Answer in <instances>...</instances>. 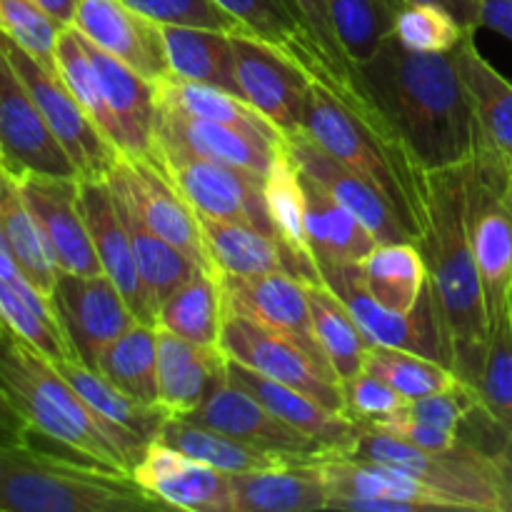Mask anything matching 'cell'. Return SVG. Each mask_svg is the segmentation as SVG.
<instances>
[{
	"mask_svg": "<svg viewBox=\"0 0 512 512\" xmlns=\"http://www.w3.org/2000/svg\"><path fill=\"white\" fill-rule=\"evenodd\" d=\"M358 73L420 168H458L473 158L478 120L455 50L413 53L390 35Z\"/></svg>",
	"mask_w": 512,
	"mask_h": 512,
	"instance_id": "6da1fadb",
	"label": "cell"
},
{
	"mask_svg": "<svg viewBox=\"0 0 512 512\" xmlns=\"http://www.w3.org/2000/svg\"><path fill=\"white\" fill-rule=\"evenodd\" d=\"M415 245L428 268V283L448 335L453 370L473 385L483 368L490 320L465 220L463 165L425 170L423 228Z\"/></svg>",
	"mask_w": 512,
	"mask_h": 512,
	"instance_id": "7a4b0ae2",
	"label": "cell"
},
{
	"mask_svg": "<svg viewBox=\"0 0 512 512\" xmlns=\"http://www.w3.org/2000/svg\"><path fill=\"white\" fill-rule=\"evenodd\" d=\"M310 95L303 130L333 158L363 175L390 205L418 243L423 228V175L363 80L345 83L335 75H308Z\"/></svg>",
	"mask_w": 512,
	"mask_h": 512,
	"instance_id": "3957f363",
	"label": "cell"
},
{
	"mask_svg": "<svg viewBox=\"0 0 512 512\" xmlns=\"http://www.w3.org/2000/svg\"><path fill=\"white\" fill-rule=\"evenodd\" d=\"M0 385L33 433L45 435L98 468L133 478V468L148 443L100 418L60 375L53 360L8 328L0 335Z\"/></svg>",
	"mask_w": 512,
	"mask_h": 512,
	"instance_id": "277c9868",
	"label": "cell"
},
{
	"mask_svg": "<svg viewBox=\"0 0 512 512\" xmlns=\"http://www.w3.org/2000/svg\"><path fill=\"white\" fill-rule=\"evenodd\" d=\"M165 508L130 475L88 460L43 453L33 445H0V510L140 512Z\"/></svg>",
	"mask_w": 512,
	"mask_h": 512,
	"instance_id": "5b68a950",
	"label": "cell"
},
{
	"mask_svg": "<svg viewBox=\"0 0 512 512\" xmlns=\"http://www.w3.org/2000/svg\"><path fill=\"white\" fill-rule=\"evenodd\" d=\"M343 455L403 470L458 510L503 512L493 460L468 440H460L448 450H425L383 430L358 425V433Z\"/></svg>",
	"mask_w": 512,
	"mask_h": 512,
	"instance_id": "8992f818",
	"label": "cell"
},
{
	"mask_svg": "<svg viewBox=\"0 0 512 512\" xmlns=\"http://www.w3.org/2000/svg\"><path fill=\"white\" fill-rule=\"evenodd\" d=\"M465 220L475 263L485 288L488 320L510 308L512 288V205L508 200V160L478 140L463 165Z\"/></svg>",
	"mask_w": 512,
	"mask_h": 512,
	"instance_id": "52a82bcc",
	"label": "cell"
},
{
	"mask_svg": "<svg viewBox=\"0 0 512 512\" xmlns=\"http://www.w3.org/2000/svg\"><path fill=\"white\" fill-rule=\"evenodd\" d=\"M175 185L190 208L205 218L233 220V223L253 225V228L273 233V220L268 215L263 193V175L238 165L218 163L203 158L180 145L153 140L148 155Z\"/></svg>",
	"mask_w": 512,
	"mask_h": 512,
	"instance_id": "ba28073f",
	"label": "cell"
},
{
	"mask_svg": "<svg viewBox=\"0 0 512 512\" xmlns=\"http://www.w3.org/2000/svg\"><path fill=\"white\" fill-rule=\"evenodd\" d=\"M0 48L5 58L20 75L25 88L30 90L33 100L38 103L45 123L50 125L58 143L63 145L68 158L73 160L80 180L108 178L120 158V150L95 120L85 113L83 105L73 95V90L60 78L58 68L38 63L30 58L20 45H15L8 35L0 33Z\"/></svg>",
	"mask_w": 512,
	"mask_h": 512,
	"instance_id": "9c48e42d",
	"label": "cell"
},
{
	"mask_svg": "<svg viewBox=\"0 0 512 512\" xmlns=\"http://www.w3.org/2000/svg\"><path fill=\"white\" fill-rule=\"evenodd\" d=\"M318 268L325 288H330L343 300L370 345L410 350V353L425 355L453 368L448 335H445L430 283L420 303L410 313H395L368 293L358 263H330L318 265Z\"/></svg>",
	"mask_w": 512,
	"mask_h": 512,
	"instance_id": "30bf717a",
	"label": "cell"
},
{
	"mask_svg": "<svg viewBox=\"0 0 512 512\" xmlns=\"http://www.w3.org/2000/svg\"><path fill=\"white\" fill-rule=\"evenodd\" d=\"M218 345L225 358L233 363L245 365V368L290 385V388L303 390L328 408L345 413L343 383L338 380V375L328 365L318 363L295 340L285 338L283 333L265 328L248 315L225 310Z\"/></svg>",
	"mask_w": 512,
	"mask_h": 512,
	"instance_id": "8fae6325",
	"label": "cell"
},
{
	"mask_svg": "<svg viewBox=\"0 0 512 512\" xmlns=\"http://www.w3.org/2000/svg\"><path fill=\"white\" fill-rule=\"evenodd\" d=\"M105 180L120 203L133 210L155 235L183 250L203 270L218 273L203 238L198 213L148 155L120 153L118 163Z\"/></svg>",
	"mask_w": 512,
	"mask_h": 512,
	"instance_id": "7c38bea8",
	"label": "cell"
},
{
	"mask_svg": "<svg viewBox=\"0 0 512 512\" xmlns=\"http://www.w3.org/2000/svg\"><path fill=\"white\" fill-rule=\"evenodd\" d=\"M0 150L10 175L78 178L73 160L45 123L38 103L0 48ZM80 180V178H78Z\"/></svg>",
	"mask_w": 512,
	"mask_h": 512,
	"instance_id": "4fadbf2b",
	"label": "cell"
},
{
	"mask_svg": "<svg viewBox=\"0 0 512 512\" xmlns=\"http://www.w3.org/2000/svg\"><path fill=\"white\" fill-rule=\"evenodd\" d=\"M53 305L60 325L83 365L95 368L100 350L138 323L128 300L105 273H58Z\"/></svg>",
	"mask_w": 512,
	"mask_h": 512,
	"instance_id": "5bb4252c",
	"label": "cell"
},
{
	"mask_svg": "<svg viewBox=\"0 0 512 512\" xmlns=\"http://www.w3.org/2000/svg\"><path fill=\"white\" fill-rule=\"evenodd\" d=\"M180 418V415H178ZM193 423L205 425V428L220 430L225 435H233V438L243 440V443L258 445L263 450H273V453L288 455L293 460H323L333 458V450L325 448L318 440L308 438L305 433L295 430L293 425H288L285 420H280L278 415L270 408H265L255 395H250L248 390L240 388L238 383L228 378V370H225V378L220 380L213 388V393L205 398V403L200 405L195 413L185 415Z\"/></svg>",
	"mask_w": 512,
	"mask_h": 512,
	"instance_id": "9a60e30c",
	"label": "cell"
},
{
	"mask_svg": "<svg viewBox=\"0 0 512 512\" xmlns=\"http://www.w3.org/2000/svg\"><path fill=\"white\" fill-rule=\"evenodd\" d=\"M240 98L263 113L280 133L303 130L310 78L283 53L253 35H233Z\"/></svg>",
	"mask_w": 512,
	"mask_h": 512,
	"instance_id": "2e32d148",
	"label": "cell"
},
{
	"mask_svg": "<svg viewBox=\"0 0 512 512\" xmlns=\"http://www.w3.org/2000/svg\"><path fill=\"white\" fill-rule=\"evenodd\" d=\"M28 203L30 213L38 220L45 240L50 245L60 273L95 275L103 273L95 255L88 225L80 213L78 178H53V175H13Z\"/></svg>",
	"mask_w": 512,
	"mask_h": 512,
	"instance_id": "e0dca14e",
	"label": "cell"
},
{
	"mask_svg": "<svg viewBox=\"0 0 512 512\" xmlns=\"http://www.w3.org/2000/svg\"><path fill=\"white\" fill-rule=\"evenodd\" d=\"M218 278L225 310L248 315L265 328L283 333L285 338L295 340L300 348L308 350L318 363L328 365L320 353L313 333V320H310V283L290 273L248 275V278L218 273Z\"/></svg>",
	"mask_w": 512,
	"mask_h": 512,
	"instance_id": "ac0fdd59",
	"label": "cell"
},
{
	"mask_svg": "<svg viewBox=\"0 0 512 512\" xmlns=\"http://www.w3.org/2000/svg\"><path fill=\"white\" fill-rule=\"evenodd\" d=\"M73 28L150 83L170 75L163 25L145 18L125 0H80Z\"/></svg>",
	"mask_w": 512,
	"mask_h": 512,
	"instance_id": "d6986e66",
	"label": "cell"
},
{
	"mask_svg": "<svg viewBox=\"0 0 512 512\" xmlns=\"http://www.w3.org/2000/svg\"><path fill=\"white\" fill-rule=\"evenodd\" d=\"M133 480L165 508L233 512L230 475L163 443H150L133 468Z\"/></svg>",
	"mask_w": 512,
	"mask_h": 512,
	"instance_id": "ffe728a7",
	"label": "cell"
},
{
	"mask_svg": "<svg viewBox=\"0 0 512 512\" xmlns=\"http://www.w3.org/2000/svg\"><path fill=\"white\" fill-rule=\"evenodd\" d=\"M285 145H288L290 155L298 163L308 178L323 185L340 205L358 215L365 223V228L378 238V243H398V240H410L415 243L410 230L395 213L393 205L355 170L340 163L338 158L320 148L305 130H293V133H283Z\"/></svg>",
	"mask_w": 512,
	"mask_h": 512,
	"instance_id": "44dd1931",
	"label": "cell"
},
{
	"mask_svg": "<svg viewBox=\"0 0 512 512\" xmlns=\"http://www.w3.org/2000/svg\"><path fill=\"white\" fill-rule=\"evenodd\" d=\"M80 213L88 225L90 240H93L95 255L100 260L103 273L118 285L123 298L128 300L130 310L140 323L155 325V310L150 305L148 290L140 280L138 265H135L133 245H130L128 228L120 218L118 200L108 180H80L78 183Z\"/></svg>",
	"mask_w": 512,
	"mask_h": 512,
	"instance_id": "7402d4cb",
	"label": "cell"
},
{
	"mask_svg": "<svg viewBox=\"0 0 512 512\" xmlns=\"http://www.w3.org/2000/svg\"><path fill=\"white\" fill-rule=\"evenodd\" d=\"M198 220L218 273L240 275V278L290 273L305 283H323L318 265L288 248L278 235L233 220L205 218V215H198Z\"/></svg>",
	"mask_w": 512,
	"mask_h": 512,
	"instance_id": "603a6c76",
	"label": "cell"
},
{
	"mask_svg": "<svg viewBox=\"0 0 512 512\" xmlns=\"http://www.w3.org/2000/svg\"><path fill=\"white\" fill-rule=\"evenodd\" d=\"M153 140L180 145L190 153L218 160V163L253 170L263 178L273 165L280 145H283V140L265 138V135L215 123V120L193 118V115L178 113V110L165 108V105H158V110H155Z\"/></svg>",
	"mask_w": 512,
	"mask_h": 512,
	"instance_id": "cb8c5ba5",
	"label": "cell"
},
{
	"mask_svg": "<svg viewBox=\"0 0 512 512\" xmlns=\"http://www.w3.org/2000/svg\"><path fill=\"white\" fill-rule=\"evenodd\" d=\"M228 358L220 345H200L158 328V405L170 415L195 413L225 378Z\"/></svg>",
	"mask_w": 512,
	"mask_h": 512,
	"instance_id": "d4e9b609",
	"label": "cell"
},
{
	"mask_svg": "<svg viewBox=\"0 0 512 512\" xmlns=\"http://www.w3.org/2000/svg\"><path fill=\"white\" fill-rule=\"evenodd\" d=\"M228 378L238 383L240 388L248 390L250 395H255L280 420L293 425L295 430L305 433L308 438L323 443L335 455H343L353 443L355 433H358V425L340 410L328 408L313 395L278 383L273 378H265V375L255 373V370L245 368L240 363H233V360H228Z\"/></svg>",
	"mask_w": 512,
	"mask_h": 512,
	"instance_id": "484cf974",
	"label": "cell"
},
{
	"mask_svg": "<svg viewBox=\"0 0 512 512\" xmlns=\"http://www.w3.org/2000/svg\"><path fill=\"white\" fill-rule=\"evenodd\" d=\"M78 30V28H75ZM80 33V30H78ZM83 35V33H80ZM85 50L98 70L105 100L118 125V148L128 155H150L155 138V83L135 73L123 60L113 58L83 35Z\"/></svg>",
	"mask_w": 512,
	"mask_h": 512,
	"instance_id": "4316f807",
	"label": "cell"
},
{
	"mask_svg": "<svg viewBox=\"0 0 512 512\" xmlns=\"http://www.w3.org/2000/svg\"><path fill=\"white\" fill-rule=\"evenodd\" d=\"M233 512H315L328 505V483L313 463H285L230 475Z\"/></svg>",
	"mask_w": 512,
	"mask_h": 512,
	"instance_id": "83f0119b",
	"label": "cell"
},
{
	"mask_svg": "<svg viewBox=\"0 0 512 512\" xmlns=\"http://www.w3.org/2000/svg\"><path fill=\"white\" fill-rule=\"evenodd\" d=\"M320 470L328 483V498H385L423 510H458L450 500L430 490L413 475L373 460L333 455L320 460Z\"/></svg>",
	"mask_w": 512,
	"mask_h": 512,
	"instance_id": "f1b7e54d",
	"label": "cell"
},
{
	"mask_svg": "<svg viewBox=\"0 0 512 512\" xmlns=\"http://www.w3.org/2000/svg\"><path fill=\"white\" fill-rule=\"evenodd\" d=\"M455 60L473 103L478 133L495 153L512 160V83L483 58L475 45V33H468L455 48Z\"/></svg>",
	"mask_w": 512,
	"mask_h": 512,
	"instance_id": "f546056e",
	"label": "cell"
},
{
	"mask_svg": "<svg viewBox=\"0 0 512 512\" xmlns=\"http://www.w3.org/2000/svg\"><path fill=\"white\" fill-rule=\"evenodd\" d=\"M215 3L238 18L253 38L263 40L270 48L293 60L300 70H305V75L320 65L330 68L318 40L313 38L305 20L295 10L293 0H215Z\"/></svg>",
	"mask_w": 512,
	"mask_h": 512,
	"instance_id": "4dcf8cb0",
	"label": "cell"
},
{
	"mask_svg": "<svg viewBox=\"0 0 512 512\" xmlns=\"http://www.w3.org/2000/svg\"><path fill=\"white\" fill-rule=\"evenodd\" d=\"M303 173V170H300ZM305 203H308V235L315 263H360L378 245V238L363 220L340 205L323 185L303 173Z\"/></svg>",
	"mask_w": 512,
	"mask_h": 512,
	"instance_id": "1f68e13d",
	"label": "cell"
},
{
	"mask_svg": "<svg viewBox=\"0 0 512 512\" xmlns=\"http://www.w3.org/2000/svg\"><path fill=\"white\" fill-rule=\"evenodd\" d=\"M53 365L100 418L128 430L130 435H135V438H140L148 445L158 440L160 430H163V425L170 418V413L163 405L143 403V400L133 398V395L120 390L115 383H110L98 370L80 363V360H58Z\"/></svg>",
	"mask_w": 512,
	"mask_h": 512,
	"instance_id": "d6a6232c",
	"label": "cell"
},
{
	"mask_svg": "<svg viewBox=\"0 0 512 512\" xmlns=\"http://www.w3.org/2000/svg\"><path fill=\"white\" fill-rule=\"evenodd\" d=\"M158 443L170 445V448L180 450V453L190 455V458L200 460L205 465H213V468L223 470L228 475L275 468V465L285 463H305V460H293L288 455L243 443V440L233 438V435L205 428V425L193 423L188 418H178V415H170L168 423L160 430Z\"/></svg>",
	"mask_w": 512,
	"mask_h": 512,
	"instance_id": "836d02e7",
	"label": "cell"
},
{
	"mask_svg": "<svg viewBox=\"0 0 512 512\" xmlns=\"http://www.w3.org/2000/svg\"><path fill=\"white\" fill-rule=\"evenodd\" d=\"M163 40L170 73L240 95L233 35L208 28L163 25Z\"/></svg>",
	"mask_w": 512,
	"mask_h": 512,
	"instance_id": "e575fe53",
	"label": "cell"
},
{
	"mask_svg": "<svg viewBox=\"0 0 512 512\" xmlns=\"http://www.w3.org/2000/svg\"><path fill=\"white\" fill-rule=\"evenodd\" d=\"M358 265L368 293L395 313H410L428 288L423 253L410 240L378 243Z\"/></svg>",
	"mask_w": 512,
	"mask_h": 512,
	"instance_id": "d590c367",
	"label": "cell"
},
{
	"mask_svg": "<svg viewBox=\"0 0 512 512\" xmlns=\"http://www.w3.org/2000/svg\"><path fill=\"white\" fill-rule=\"evenodd\" d=\"M0 318L5 328L13 330L20 340L33 345L53 363L78 360L55 313L53 298L40 293L28 278H20L15 283L0 280Z\"/></svg>",
	"mask_w": 512,
	"mask_h": 512,
	"instance_id": "8d00e7d4",
	"label": "cell"
},
{
	"mask_svg": "<svg viewBox=\"0 0 512 512\" xmlns=\"http://www.w3.org/2000/svg\"><path fill=\"white\" fill-rule=\"evenodd\" d=\"M155 103L178 110V113L193 115V118L215 120V123L265 135V138L283 140V133L253 105L245 103L240 95L213 88V85L195 83V80L178 78L173 73L155 83Z\"/></svg>",
	"mask_w": 512,
	"mask_h": 512,
	"instance_id": "74e56055",
	"label": "cell"
},
{
	"mask_svg": "<svg viewBox=\"0 0 512 512\" xmlns=\"http://www.w3.org/2000/svg\"><path fill=\"white\" fill-rule=\"evenodd\" d=\"M0 230H3L25 278L50 298L60 273L58 263H55L48 240H45L35 215L30 213L18 183L5 168L0 170Z\"/></svg>",
	"mask_w": 512,
	"mask_h": 512,
	"instance_id": "f35d334b",
	"label": "cell"
},
{
	"mask_svg": "<svg viewBox=\"0 0 512 512\" xmlns=\"http://www.w3.org/2000/svg\"><path fill=\"white\" fill-rule=\"evenodd\" d=\"M223 290L218 273L198 270L155 310V328L200 345H218L223 328Z\"/></svg>",
	"mask_w": 512,
	"mask_h": 512,
	"instance_id": "ab89813d",
	"label": "cell"
},
{
	"mask_svg": "<svg viewBox=\"0 0 512 512\" xmlns=\"http://www.w3.org/2000/svg\"><path fill=\"white\" fill-rule=\"evenodd\" d=\"M308 303L320 353L340 383H345L363 370L370 340L365 338L343 300L323 283L308 285Z\"/></svg>",
	"mask_w": 512,
	"mask_h": 512,
	"instance_id": "60d3db41",
	"label": "cell"
},
{
	"mask_svg": "<svg viewBox=\"0 0 512 512\" xmlns=\"http://www.w3.org/2000/svg\"><path fill=\"white\" fill-rule=\"evenodd\" d=\"M93 370L133 398L158 405V328L140 320L130 325L100 350Z\"/></svg>",
	"mask_w": 512,
	"mask_h": 512,
	"instance_id": "b9f144b4",
	"label": "cell"
},
{
	"mask_svg": "<svg viewBox=\"0 0 512 512\" xmlns=\"http://www.w3.org/2000/svg\"><path fill=\"white\" fill-rule=\"evenodd\" d=\"M115 200H118V195H115ZM118 210L125 228H128L140 280H143L145 290H148L150 305H153V310H158V305L163 303L170 293H175L180 285L188 283V280L203 268H200L193 258H188L183 250L175 248L173 243H168L165 238L155 235L153 230H150L133 210L125 208L120 200Z\"/></svg>",
	"mask_w": 512,
	"mask_h": 512,
	"instance_id": "7bdbcfd3",
	"label": "cell"
},
{
	"mask_svg": "<svg viewBox=\"0 0 512 512\" xmlns=\"http://www.w3.org/2000/svg\"><path fill=\"white\" fill-rule=\"evenodd\" d=\"M263 193L265 205H268V215L270 220H273L275 235H278L288 248H293L295 253L315 263L313 248H310L308 218H305L308 203H305L303 173H300L298 163H295L293 155H290L285 140L283 145H280L270 170L265 173Z\"/></svg>",
	"mask_w": 512,
	"mask_h": 512,
	"instance_id": "ee69618b",
	"label": "cell"
},
{
	"mask_svg": "<svg viewBox=\"0 0 512 512\" xmlns=\"http://www.w3.org/2000/svg\"><path fill=\"white\" fill-rule=\"evenodd\" d=\"M328 18L355 65L368 63L383 40L393 35L398 0H325Z\"/></svg>",
	"mask_w": 512,
	"mask_h": 512,
	"instance_id": "f6af8a7d",
	"label": "cell"
},
{
	"mask_svg": "<svg viewBox=\"0 0 512 512\" xmlns=\"http://www.w3.org/2000/svg\"><path fill=\"white\" fill-rule=\"evenodd\" d=\"M363 370L383 378L390 388H395L408 400L440 393L460 380L453 368L438 360L410 353V350L385 348V345H370Z\"/></svg>",
	"mask_w": 512,
	"mask_h": 512,
	"instance_id": "bcb514c9",
	"label": "cell"
},
{
	"mask_svg": "<svg viewBox=\"0 0 512 512\" xmlns=\"http://www.w3.org/2000/svg\"><path fill=\"white\" fill-rule=\"evenodd\" d=\"M55 68H58L65 85L73 90V95L78 98V103L83 105L85 113H88L90 118L95 120V125L118 145V125H115L113 113H110L108 100H105L98 70H95L93 60H90L88 50H85L83 35H80L73 25H65V28L60 30L58 45H55Z\"/></svg>",
	"mask_w": 512,
	"mask_h": 512,
	"instance_id": "7dc6e473",
	"label": "cell"
},
{
	"mask_svg": "<svg viewBox=\"0 0 512 512\" xmlns=\"http://www.w3.org/2000/svg\"><path fill=\"white\" fill-rule=\"evenodd\" d=\"M483 410L512 435V323L510 308L490 318L483 368L473 383Z\"/></svg>",
	"mask_w": 512,
	"mask_h": 512,
	"instance_id": "c3c4849f",
	"label": "cell"
},
{
	"mask_svg": "<svg viewBox=\"0 0 512 512\" xmlns=\"http://www.w3.org/2000/svg\"><path fill=\"white\" fill-rule=\"evenodd\" d=\"M473 30L463 28L453 13L440 5L400 3L393 35L413 53H450Z\"/></svg>",
	"mask_w": 512,
	"mask_h": 512,
	"instance_id": "681fc988",
	"label": "cell"
},
{
	"mask_svg": "<svg viewBox=\"0 0 512 512\" xmlns=\"http://www.w3.org/2000/svg\"><path fill=\"white\" fill-rule=\"evenodd\" d=\"M63 28L35 0H0V33L48 68H55V45Z\"/></svg>",
	"mask_w": 512,
	"mask_h": 512,
	"instance_id": "f907efd6",
	"label": "cell"
},
{
	"mask_svg": "<svg viewBox=\"0 0 512 512\" xmlns=\"http://www.w3.org/2000/svg\"><path fill=\"white\" fill-rule=\"evenodd\" d=\"M130 8L160 25L208 28L228 35H250L238 18L220 8L215 0H125Z\"/></svg>",
	"mask_w": 512,
	"mask_h": 512,
	"instance_id": "816d5d0a",
	"label": "cell"
},
{
	"mask_svg": "<svg viewBox=\"0 0 512 512\" xmlns=\"http://www.w3.org/2000/svg\"><path fill=\"white\" fill-rule=\"evenodd\" d=\"M343 398L345 415L355 425H378L393 415L403 413L405 405H408L405 395H400L383 378L368 373V370H360L358 375L345 380Z\"/></svg>",
	"mask_w": 512,
	"mask_h": 512,
	"instance_id": "f5cc1de1",
	"label": "cell"
},
{
	"mask_svg": "<svg viewBox=\"0 0 512 512\" xmlns=\"http://www.w3.org/2000/svg\"><path fill=\"white\" fill-rule=\"evenodd\" d=\"M480 410H483V403H480L478 390L460 378L458 383L440 390V393L425 395V398L418 400H408L403 413L410 415V418L425 420V423L453 430V433L460 435V430H463Z\"/></svg>",
	"mask_w": 512,
	"mask_h": 512,
	"instance_id": "db71d44e",
	"label": "cell"
},
{
	"mask_svg": "<svg viewBox=\"0 0 512 512\" xmlns=\"http://www.w3.org/2000/svg\"><path fill=\"white\" fill-rule=\"evenodd\" d=\"M293 5L300 13V18L305 20L310 33H313V38L318 40L320 50H323L325 58H328L330 68H333L340 78L358 80L360 78L358 65L345 55L343 45H340L338 35H335L333 25H330L328 5H325V0H293Z\"/></svg>",
	"mask_w": 512,
	"mask_h": 512,
	"instance_id": "11a10c76",
	"label": "cell"
},
{
	"mask_svg": "<svg viewBox=\"0 0 512 512\" xmlns=\"http://www.w3.org/2000/svg\"><path fill=\"white\" fill-rule=\"evenodd\" d=\"M483 453L490 455V460L495 465V473H498L503 512H512V435L505 433L498 425V430L488 440Z\"/></svg>",
	"mask_w": 512,
	"mask_h": 512,
	"instance_id": "9f6ffc18",
	"label": "cell"
},
{
	"mask_svg": "<svg viewBox=\"0 0 512 512\" xmlns=\"http://www.w3.org/2000/svg\"><path fill=\"white\" fill-rule=\"evenodd\" d=\"M30 435V423L0 385V445H25L30 443Z\"/></svg>",
	"mask_w": 512,
	"mask_h": 512,
	"instance_id": "6f0895ef",
	"label": "cell"
},
{
	"mask_svg": "<svg viewBox=\"0 0 512 512\" xmlns=\"http://www.w3.org/2000/svg\"><path fill=\"white\" fill-rule=\"evenodd\" d=\"M480 25L512 43V0H480Z\"/></svg>",
	"mask_w": 512,
	"mask_h": 512,
	"instance_id": "680465c9",
	"label": "cell"
},
{
	"mask_svg": "<svg viewBox=\"0 0 512 512\" xmlns=\"http://www.w3.org/2000/svg\"><path fill=\"white\" fill-rule=\"evenodd\" d=\"M398 3H428V5H440L448 13H453L458 18V23L463 28L478 33L480 25V0H398Z\"/></svg>",
	"mask_w": 512,
	"mask_h": 512,
	"instance_id": "91938a15",
	"label": "cell"
},
{
	"mask_svg": "<svg viewBox=\"0 0 512 512\" xmlns=\"http://www.w3.org/2000/svg\"><path fill=\"white\" fill-rule=\"evenodd\" d=\"M45 13L53 15L55 20H60L63 25H73L75 10H78L80 0H35Z\"/></svg>",
	"mask_w": 512,
	"mask_h": 512,
	"instance_id": "94428289",
	"label": "cell"
},
{
	"mask_svg": "<svg viewBox=\"0 0 512 512\" xmlns=\"http://www.w3.org/2000/svg\"><path fill=\"white\" fill-rule=\"evenodd\" d=\"M508 200L512 205V160L508 163Z\"/></svg>",
	"mask_w": 512,
	"mask_h": 512,
	"instance_id": "6125c7cd",
	"label": "cell"
},
{
	"mask_svg": "<svg viewBox=\"0 0 512 512\" xmlns=\"http://www.w3.org/2000/svg\"><path fill=\"white\" fill-rule=\"evenodd\" d=\"M510 323H512V288H510Z\"/></svg>",
	"mask_w": 512,
	"mask_h": 512,
	"instance_id": "be15d7a7",
	"label": "cell"
},
{
	"mask_svg": "<svg viewBox=\"0 0 512 512\" xmlns=\"http://www.w3.org/2000/svg\"><path fill=\"white\" fill-rule=\"evenodd\" d=\"M3 330H5V323H3V318H0V335H3Z\"/></svg>",
	"mask_w": 512,
	"mask_h": 512,
	"instance_id": "e7e4bbea",
	"label": "cell"
},
{
	"mask_svg": "<svg viewBox=\"0 0 512 512\" xmlns=\"http://www.w3.org/2000/svg\"><path fill=\"white\" fill-rule=\"evenodd\" d=\"M0 163H3V150H0Z\"/></svg>",
	"mask_w": 512,
	"mask_h": 512,
	"instance_id": "03108f58",
	"label": "cell"
},
{
	"mask_svg": "<svg viewBox=\"0 0 512 512\" xmlns=\"http://www.w3.org/2000/svg\"><path fill=\"white\" fill-rule=\"evenodd\" d=\"M0 170H3V163H0Z\"/></svg>",
	"mask_w": 512,
	"mask_h": 512,
	"instance_id": "003e7915",
	"label": "cell"
}]
</instances>
